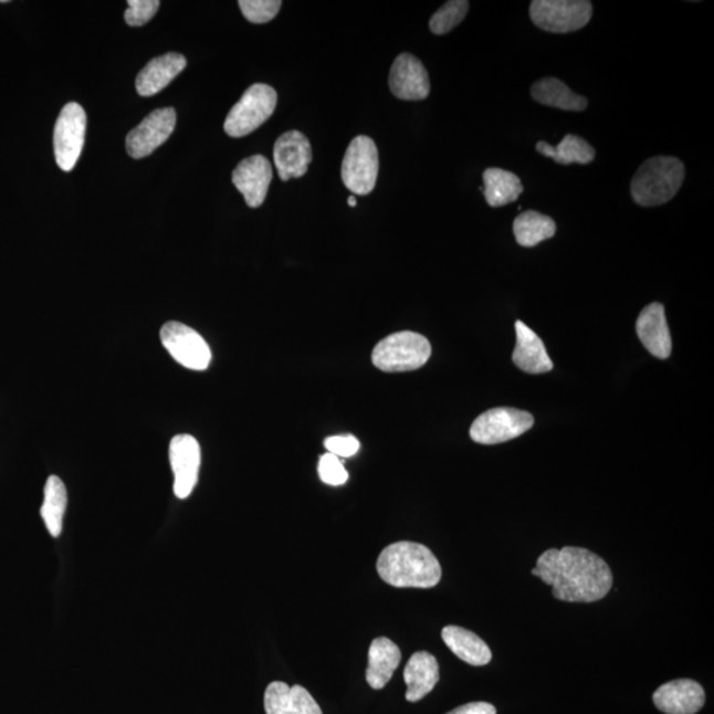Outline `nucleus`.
I'll list each match as a JSON object with an SVG mask.
<instances>
[{
	"label": "nucleus",
	"mask_w": 714,
	"mask_h": 714,
	"mask_svg": "<svg viewBox=\"0 0 714 714\" xmlns=\"http://www.w3.org/2000/svg\"><path fill=\"white\" fill-rule=\"evenodd\" d=\"M532 575L552 586L554 597L565 602H597L609 595L612 573L603 558L589 549H548L537 558Z\"/></svg>",
	"instance_id": "1"
},
{
	"label": "nucleus",
	"mask_w": 714,
	"mask_h": 714,
	"mask_svg": "<svg viewBox=\"0 0 714 714\" xmlns=\"http://www.w3.org/2000/svg\"><path fill=\"white\" fill-rule=\"evenodd\" d=\"M377 573L395 588H434L441 581L440 561L426 545L412 542L390 544L381 552Z\"/></svg>",
	"instance_id": "2"
},
{
	"label": "nucleus",
	"mask_w": 714,
	"mask_h": 714,
	"mask_svg": "<svg viewBox=\"0 0 714 714\" xmlns=\"http://www.w3.org/2000/svg\"><path fill=\"white\" fill-rule=\"evenodd\" d=\"M685 178V167L675 157H653L638 168L631 180V197L642 207H658L676 197Z\"/></svg>",
	"instance_id": "3"
},
{
	"label": "nucleus",
	"mask_w": 714,
	"mask_h": 714,
	"mask_svg": "<svg viewBox=\"0 0 714 714\" xmlns=\"http://www.w3.org/2000/svg\"><path fill=\"white\" fill-rule=\"evenodd\" d=\"M430 356L431 346L426 336L402 332L388 335L377 343L372 353V363L382 372H410L426 366Z\"/></svg>",
	"instance_id": "4"
},
{
	"label": "nucleus",
	"mask_w": 714,
	"mask_h": 714,
	"mask_svg": "<svg viewBox=\"0 0 714 714\" xmlns=\"http://www.w3.org/2000/svg\"><path fill=\"white\" fill-rule=\"evenodd\" d=\"M277 92L266 84L248 87L239 103L229 112L224 130L229 137L241 138L258 130L273 116L277 107Z\"/></svg>",
	"instance_id": "5"
},
{
	"label": "nucleus",
	"mask_w": 714,
	"mask_h": 714,
	"mask_svg": "<svg viewBox=\"0 0 714 714\" xmlns=\"http://www.w3.org/2000/svg\"><path fill=\"white\" fill-rule=\"evenodd\" d=\"M529 15L538 29L552 33L582 30L592 17L589 0H534Z\"/></svg>",
	"instance_id": "6"
},
{
	"label": "nucleus",
	"mask_w": 714,
	"mask_h": 714,
	"mask_svg": "<svg viewBox=\"0 0 714 714\" xmlns=\"http://www.w3.org/2000/svg\"><path fill=\"white\" fill-rule=\"evenodd\" d=\"M379 175V151L374 139L356 137L349 144L342 165L343 183L354 195L366 197L374 191Z\"/></svg>",
	"instance_id": "7"
},
{
	"label": "nucleus",
	"mask_w": 714,
	"mask_h": 714,
	"mask_svg": "<svg viewBox=\"0 0 714 714\" xmlns=\"http://www.w3.org/2000/svg\"><path fill=\"white\" fill-rule=\"evenodd\" d=\"M534 416L514 408H495L474 421L470 437L476 443L497 444L515 440L534 427Z\"/></svg>",
	"instance_id": "8"
},
{
	"label": "nucleus",
	"mask_w": 714,
	"mask_h": 714,
	"mask_svg": "<svg viewBox=\"0 0 714 714\" xmlns=\"http://www.w3.org/2000/svg\"><path fill=\"white\" fill-rule=\"evenodd\" d=\"M160 340L168 354L181 366L192 370L210 367L212 353L203 336L180 322H168L160 329Z\"/></svg>",
	"instance_id": "9"
},
{
	"label": "nucleus",
	"mask_w": 714,
	"mask_h": 714,
	"mask_svg": "<svg viewBox=\"0 0 714 714\" xmlns=\"http://www.w3.org/2000/svg\"><path fill=\"white\" fill-rule=\"evenodd\" d=\"M86 132V114L83 106L70 103L64 106L57 118L53 147L60 168L72 171L83 151Z\"/></svg>",
	"instance_id": "10"
},
{
	"label": "nucleus",
	"mask_w": 714,
	"mask_h": 714,
	"mask_svg": "<svg viewBox=\"0 0 714 714\" xmlns=\"http://www.w3.org/2000/svg\"><path fill=\"white\" fill-rule=\"evenodd\" d=\"M177 125V112L172 107L154 111L126 138V148L130 157H148L170 138Z\"/></svg>",
	"instance_id": "11"
},
{
	"label": "nucleus",
	"mask_w": 714,
	"mask_h": 714,
	"mask_svg": "<svg viewBox=\"0 0 714 714\" xmlns=\"http://www.w3.org/2000/svg\"><path fill=\"white\" fill-rule=\"evenodd\" d=\"M170 463L175 477L174 494L179 500H187L199 480L201 450L197 438L175 435L170 443Z\"/></svg>",
	"instance_id": "12"
},
{
	"label": "nucleus",
	"mask_w": 714,
	"mask_h": 714,
	"mask_svg": "<svg viewBox=\"0 0 714 714\" xmlns=\"http://www.w3.org/2000/svg\"><path fill=\"white\" fill-rule=\"evenodd\" d=\"M389 87L393 96L403 101L428 98L430 78L426 65L410 53H401L390 69Z\"/></svg>",
	"instance_id": "13"
},
{
	"label": "nucleus",
	"mask_w": 714,
	"mask_h": 714,
	"mask_svg": "<svg viewBox=\"0 0 714 714\" xmlns=\"http://www.w3.org/2000/svg\"><path fill=\"white\" fill-rule=\"evenodd\" d=\"M233 185L244 197L246 204L259 208L264 204L269 186L273 180L271 161L262 155H253L235 167L232 175Z\"/></svg>",
	"instance_id": "14"
},
{
	"label": "nucleus",
	"mask_w": 714,
	"mask_h": 714,
	"mask_svg": "<svg viewBox=\"0 0 714 714\" xmlns=\"http://www.w3.org/2000/svg\"><path fill=\"white\" fill-rule=\"evenodd\" d=\"M274 165L282 181L301 178L313 160V150L305 134L296 130L282 134L274 145Z\"/></svg>",
	"instance_id": "15"
},
{
	"label": "nucleus",
	"mask_w": 714,
	"mask_h": 714,
	"mask_svg": "<svg viewBox=\"0 0 714 714\" xmlns=\"http://www.w3.org/2000/svg\"><path fill=\"white\" fill-rule=\"evenodd\" d=\"M652 699L663 713L695 714L705 704V692L695 680L678 679L660 686Z\"/></svg>",
	"instance_id": "16"
},
{
	"label": "nucleus",
	"mask_w": 714,
	"mask_h": 714,
	"mask_svg": "<svg viewBox=\"0 0 714 714\" xmlns=\"http://www.w3.org/2000/svg\"><path fill=\"white\" fill-rule=\"evenodd\" d=\"M637 333L647 351L659 359H669L672 340L662 303H651L643 309L637 321Z\"/></svg>",
	"instance_id": "17"
},
{
	"label": "nucleus",
	"mask_w": 714,
	"mask_h": 714,
	"mask_svg": "<svg viewBox=\"0 0 714 714\" xmlns=\"http://www.w3.org/2000/svg\"><path fill=\"white\" fill-rule=\"evenodd\" d=\"M264 705L266 714H323L312 693L301 685L288 686L284 682L267 685Z\"/></svg>",
	"instance_id": "18"
},
{
	"label": "nucleus",
	"mask_w": 714,
	"mask_h": 714,
	"mask_svg": "<svg viewBox=\"0 0 714 714\" xmlns=\"http://www.w3.org/2000/svg\"><path fill=\"white\" fill-rule=\"evenodd\" d=\"M515 327L517 343L512 359H514L516 367L531 375L550 372L554 369V363H552L543 340L521 321L516 322Z\"/></svg>",
	"instance_id": "19"
},
{
	"label": "nucleus",
	"mask_w": 714,
	"mask_h": 714,
	"mask_svg": "<svg viewBox=\"0 0 714 714\" xmlns=\"http://www.w3.org/2000/svg\"><path fill=\"white\" fill-rule=\"evenodd\" d=\"M187 66V60L180 53L153 59L138 74L136 87L139 96L150 97L164 91Z\"/></svg>",
	"instance_id": "20"
},
{
	"label": "nucleus",
	"mask_w": 714,
	"mask_h": 714,
	"mask_svg": "<svg viewBox=\"0 0 714 714\" xmlns=\"http://www.w3.org/2000/svg\"><path fill=\"white\" fill-rule=\"evenodd\" d=\"M403 680L407 684L408 702H420L440 682V665L437 659L427 651L413 653L403 670Z\"/></svg>",
	"instance_id": "21"
},
{
	"label": "nucleus",
	"mask_w": 714,
	"mask_h": 714,
	"mask_svg": "<svg viewBox=\"0 0 714 714\" xmlns=\"http://www.w3.org/2000/svg\"><path fill=\"white\" fill-rule=\"evenodd\" d=\"M401 651L389 638L380 637L375 639L369 647L368 669L366 673L367 683L370 689L382 690L393 673L399 669Z\"/></svg>",
	"instance_id": "22"
},
{
	"label": "nucleus",
	"mask_w": 714,
	"mask_h": 714,
	"mask_svg": "<svg viewBox=\"0 0 714 714\" xmlns=\"http://www.w3.org/2000/svg\"><path fill=\"white\" fill-rule=\"evenodd\" d=\"M444 644L451 652L470 665H487L493 659L490 647L480 637L460 626H447L442 630Z\"/></svg>",
	"instance_id": "23"
},
{
	"label": "nucleus",
	"mask_w": 714,
	"mask_h": 714,
	"mask_svg": "<svg viewBox=\"0 0 714 714\" xmlns=\"http://www.w3.org/2000/svg\"><path fill=\"white\" fill-rule=\"evenodd\" d=\"M531 94L536 103L565 112H582L588 107V99L578 96L567 84L556 77L538 80L532 85Z\"/></svg>",
	"instance_id": "24"
},
{
	"label": "nucleus",
	"mask_w": 714,
	"mask_h": 714,
	"mask_svg": "<svg viewBox=\"0 0 714 714\" xmlns=\"http://www.w3.org/2000/svg\"><path fill=\"white\" fill-rule=\"evenodd\" d=\"M484 198L487 204L500 208L514 203L524 191L521 178L502 168H487L483 172Z\"/></svg>",
	"instance_id": "25"
},
{
	"label": "nucleus",
	"mask_w": 714,
	"mask_h": 714,
	"mask_svg": "<svg viewBox=\"0 0 714 714\" xmlns=\"http://www.w3.org/2000/svg\"><path fill=\"white\" fill-rule=\"evenodd\" d=\"M536 150L544 157L554 159L556 164L564 166L573 164L589 165L596 158V150L588 140L575 136V134L565 136L557 146H552L540 140L536 145Z\"/></svg>",
	"instance_id": "26"
},
{
	"label": "nucleus",
	"mask_w": 714,
	"mask_h": 714,
	"mask_svg": "<svg viewBox=\"0 0 714 714\" xmlns=\"http://www.w3.org/2000/svg\"><path fill=\"white\" fill-rule=\"evenodd\" d=\"M66 504H69V494L64 482L59 476L51 475L45 483L44 502L40 515L52 537L62 535Z\"/></svg>",
	"instance_id": "27"
},
{
	"label": "nucleus",
	"mask_w": 714,
	"mask_h": 714,
	"mask_svg": "<svg viewBox=\"0 0 714 714\" xmlns=\"http://www.w3.org/2000/svg\"><path fill=\"white\" fill-rule=\"evenodd\" d=\"M556 222L549 216L537 211L518 214L514 221V233L518 245L534 248L556 234Z\"/></svg>",
	"instance_id": "28"
},
{
	"label": "nucleus",
	"mask_w": 714,
	"mask_h": 714,
	"mask_svg": "<svg viewBox=\"0 0 714 714\" xmlns=\"http://www.w3.org/2000/svg\"><path fill=\"white\" fill-rule=\"evenodd\" d=\"M468 0H451L444 3L430 19V31L434 35H444L460 25L469 12Z\"/></svg>",
	"instance_id": "29"
},
{
	"label": "nucleus",
	"mask_w": 714,
	"mask_h": 714,
	"mask_svg": "<svg viewBox=\"0 0 714 714\" xmlns=\"http://www.w3.org/2000/svg\"><path fill=\"white\" fill-rule=\"evenodd\" d=\"M239 6L249 22L264 24L277 17L282 2L280 0H240Z\"/></svg>",
	"instance_id": "30"
},
{
	"label": "nucleus",
	"mask_w": 714,
	"mask_h": 714,
	"mask_svg": "<svg viewBox=\"0 0 714 714\" xmlns=\"http://www.w3.org/2000/svg\"><path fill=\"white\" fill-rule=\"evenodd\" d=\"M318 473L322 482L328 486H343L349 477L340 458L332 453L321 456Z\"/></svg>",
	"instance_id": "31"
},
{
	"label": "nucleus",
	"mask_w": 714,
	"mask_h": 714,
	"mask_svg": "<svg viewBox=\"0 0 714 714\" xmlns=\"http://www.w3.org/2000/svg\"><path fill=\"white\" fill-rule=\"evenodd\" d=\"M129 7L125 11L126 23L132 27L144 25L158 12L160 2L158 0H129Z\"/></svg>",
	"instance_id": "32"
},
{
	"label": "nucleus",
	"mask_w": 714,
	"mask_h": 714,
	"mask_svg": "<svg viewBox=\"0 0 714 714\" xmlns=\"http://www.w3.org/2000/svg\"><path fill=\"white\" fill-rule=\"evenodd\" d=\"M328 453L339 458H351L360 450V442L353 434L329 437L325 441Z\"/></svg>",
	"instance_id": "33"
},
{
	"label": "nucleus",
	"mask_w": 714,
	"mask_h": 714,
	"mask_svg": "<svg viewBox=\"0 0 714 714\" xmlns=\"http://www.w3.org/2000/svg\"><path fill=\"white\" fill-rule=\"evenodd\" d=\"M447 714H496V708L493 704L477 702L458 706Z\"/></svg>",
	"instance_id": "34"
},
{
	"label": "nucleus",
	"mask_w": 714,
	"mask_h": 714,
	"mask_svg": "<svg viewBox=\"0 0 714 714\" xmlns=\"http://www.w3.org/2000/svg\"><path fill=\"white\" fill-rule=\"evenodd\" d=\"M348 204H349V207H353V208L356 207V204H357L356 198L355 197H349L348 198Z\"/></svg>",
	"instance_id": "35"
}]
</instances>
